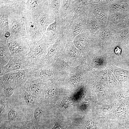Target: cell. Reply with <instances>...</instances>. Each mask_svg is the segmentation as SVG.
Wrapping results in <instances>:
<instances>
[{
	"label": "cell",
	"mask_w": 129,
	"mask_h": 129,
	"mask_svg": "<svg viewBox=\"0 0 129 129\" xmlns=\"http://www.w3.org/2000/svg\"><path fill=\"white\" fill-rule=\"evenodd\" d=\"M58 38L53 32L46 31L40 39L32 43L27 55L37 61L42 59Z\"/></svg>",
	"instance_id": "6da1fadb"
},
{
	"label": "cell",
	"mask_w": 129,
	"mask_h": 129,
	"mask_svg": "<svg viewBox=\"0 0 129 129\" xmlns=\"http://www.w3.org/2000/svg\"><path fill=\"white\" fill-rule=\"evenodd\" d=\"M37 64V60L27 54L19 56L11 57L6 65L0 68V76L16 70L32 69Z\"/></svg>",
	"instance_id": "7a4b0ae2"
},
{
	"label": "cell",
	"mask_w": 129,
	"mask_h": 129,
	"mask_svg": "<svg viewBox=\"0 0 129 129\" xmlns=\"http://www.w3.org/2000/svg\"><path fill=\"white\" fill-rule=\"evenodd\" d=\"M7 6L9 10L8 21L11 35L17 37L27 36L23 11Z\"/></svg>",
	"instance_id": "3957f363"
},
{
	"label": "cell",
	"mask_w": 129,
	"mask_h": 129,
	"mask_svg": "<svg viewBox=\"0 0 129 129\" xmlns=\"http://www.w3.org/2000/svg\"><path fill=\"white\" fill-rule=\"evenodd\" d=\"M31 69L16 70L0 76V87H16L22 86L30 76Z\"/></svg>",
	"instance_id": "277c9868"
},
{
	"label": "cell",
	"mask_w": 129,
	"mask_h": 129,
	"mask_svg": "<svg viewBox=\"0 0 129 129\" xmlns=\"http://www.w3.org/2000/svg\"><path fill=\"white\" fill-rule=\"evenodd\" d=\"M6 42L11 57L27 54L32 43L27 36L17 37L11 35L7 38Z\"/></svg>",
	"instance_id": "5b68a950"
},
{
	"label": "cell",
	"mask_w": 129,
	"mask_h": 129,
	"mask_svg": "<svg viewBox=\"0 0 129 129\" xmlns=\"http://www.w3.org/2000/svg\"><path fill=\"white\" fill-rule=\"evenodd\" d=\"M108 0H89L88 13L103 25H107L109 11L107 6Z\"/></svg>",
	"instance_id": "8992f818"
},
{
	"label": "cell",
	"mask_w": 129,
	"mask_h": 129,
	"mask_svg": "<svg viewBox=\"0 0 129 129\" xmlns=\"http://www.w3.org/2000/svg\"><path fill=\"white\" fill-rule=\"evenodd\" d=\"M23 14L27 37L32 43L40 39L43 35L40 32L34 16L26 9Z\"/></svg>",
	"instance_id": "52a82bcc"
},
{
	"label": "cell",
	"mask_w": 129,
	"mask_h": 129,
	"mask_svg": "<svg viewBox=\"0 0 129 129\" xmlns=\"http://www.w3.org/2000/svg\"><path fill=\"white\" fill-rule=\"evenodd\" d=\"M87 14L73 20L67 30L65 36L66 40L71 41L78 35L87 29Z\"/></svg>",
	"instance_id": "ba28073f"
},
{
	"label": "cell",
	"mask_w": 129,
	"mask_h": 129,
	"mask_svg": "<svg viewBox=\"0 0 129 129\" xmlns=\"http://www.w3.org/2000/svg\"><path fill=\"white\" fill-rule=\"evenodd\" d=\"M107 24L117 31L127 28L129 17V12H109Z\"/></svg>",
	"instance_id": "9c48e42d"
},
{
	"label": "cell",
	"mask_w": 129,
	"mask_h": 129,
	"mask_svg": "<svg viewBox=\"0 0 129 129\" xmlns=\"http://www.w3.org/2000/svg\"><path fill=\"white\" fill-rule=\"evenodd\" d=\"M8 8L0 0V40H6L11 35L8 21Z\"/></svg>",
	"instance_id": "30bf717a"
},
{
	"label": "cell",
	"mask_w": 129,
	"mask_h": 129,
	"mask_svg": "<svg viewBox=\"0 0 129 129\" xmlns=\"http://www.w3.org/2000/svg\"><path fill=\"white\" fill-rule=\"evenodd\" d=\"M34 17L40 32L43 35L48 27L54 22L55 16L48 8Z\"/></svg>",
	"instance_id": "8fae6325"
},
{
	"label": "cell",
	"mask_w": 129,
	"mask_h": 129,
	"mask_svg": "<svg viewBox=\"0 0 129 129\" xmlns=\"http://www.w3.org/2000/svg\"><path fill=\"white\" fill-rule=\"evenodd\" d=\"M116 32L108 25H102L100 29L93 35L96 41L102 43L115 41Z\"/></svg>",
	"instance_id": "7c38bea8"
},
{
	"label": "cell",
	"mask_w": 129,
	"mask_h": 129,
	"mask_svg": "<svg viewBox=\"0 0 129 129\" xmlns=\"http://www.w3.org/2000/svg\"><path fill=\"white\" fill-rule=\"evenodd\" d=\"M26 9L34 17L48 8L49 0H24Z\"/></svg>",
	"instance_id": "4fadbf2b"
},
{
	"label": "cell",
	"mask_w": 129,
	"mask_h": 129,
	"mask_svg": "<svg viewBox=\"0 0 129 129\" xmlns=\"http://www.w3.org/2000/svg\"><path fill=\"white\" fill-rule=\"evenodd\" d=\"M43 81L30 76L22 86L27 91L38 97L42 93Z\"/></svg>",
	"instance_id": "5bb4252c"
},
{
	"label": "cell",
	"mask_w": 129,
	"mask_h": 129,
	"mask_svg": "<svg viewBox=\"0 0 129 129\" xmlns=\"http://www.w3.org/2000/svg\"><path fill=\"white\" fill-rule=\"evenodd\" d=\"M95 37L87 29L77 36L74 39L75 46L81 50H84L90 42L93 40Z\"/></svg>",
	"instance_id": "9a60e30c"
},
{
	"label": "cell",
	"mask_w": 129,
	"mask_h": 129,
	"mask_svg": "<svg viewBox=\"0 0 129 129\" xmlns=\"http://www.w3.org/2000/svg\"><path fill=\"white\" fill-rule=\"evenodd\" d=\"M106 5L109 12H129V0H108Z\"/></svg>",
	"instance_id": "2e32d148"
},
{
	"label": "cell",
	"mask_w": 129,
	"mask_h": 129,
	"mask_svg": "<svg viewBox=\"0 0 129 129\" xmlns=\"http://www.w3.org/2000/svg\"><path fill=\"white\" fill-rule=\"evenodd\" d=\"M89 3V0H74V15L72 20L87 14L88 6Z\"/></svg>",
	"instance_id": "e0dca14e"
},
{
	"label": "cell",
	"mask_w": 129,
	"mask_h": 129,
	"mask_svg": "<svg viewBox=\"0 0 129 129\" xmlns=\"http://www.w3.org/2000/svg\"><path fill=\"white\" fill-rule=\"evenodd\" d=\"M11 57L6 40H0V68L6 65Z\"/></svg>",
	"instance_id": "ac0fdd59"
},
{
	"label": "cell",
	"mask_w": 129,
	"mask_h": 129,
	"mask_svg": "<svg viewBox=\"0 0 129 129\" xmlns=\"http://www.w3.org/2000/svg\"><path fill=\"white\" fill-rule=\"evenodd\" d=\"M65 35H63L59 37L55 42L49 49L48 53L43 58L39 60V63H43L47 61L48 60L53 58L57 53L59 45Z\"/></svg>",
	"instance_id": "d6986e66"
},
{
	"label": "cell",
	"mask_w": 129,
	"mask_h": 129,
	"mask_svg": "<svg viewBox=\"0 0 129 129\" xmlns=\"http://www.w3.org/2000/svg\"><path fill=\"white\" fill-rule=\"evenodd\" d=\"M102 25L95 18L89 14L88 11L87 28L91 34L94 35L98 32Z\"/></svg>",
	"instance_id": "ffe728a7"
},
{
	"label": "cell",
	"mask_w": 129,
	"mask_h": 129,
	"mask_svg": "<svg viewBox=\"0 0 129 129\" xmlns=\"http://www.w3.org/2000/svg\"><path fill=\"white\" fill-rule=\"evenodd\" d=\"M127 45L129 43V28L117 31L115 41Z\"/></svg>",
	"instance_id": "44dd1931"
},
{
	"label": "cell",
	"mask_w": 129,
	"mask_h": 129,
	"mask_svg": "<svg viewBox=\"0 0 129 129\" xmlns=\"http://www.w3.org/2000/svg\"><path fill=\"white\" fill-rule=\"evenodd\" d=\"M20 86L0 87V95L6 97H10L18 93L20 91Z\"/></svg>",
	"instance_id": "7402d4cb"
},
{
	"label": "cell",
	"mask_w": 129,
	"mask_h": 129,
	"mask_svg": "<svg viewBox=\"0 0 129 129\" xmlns=\"http://www.w3.org/2000/svg\"><path fill=\"white\" fill-rule=\"evenodd\" d=\"M61 2V0H49L48 8L54 14L55 18L59 16Z\"/></svg>",
	"instance_id": "603a6c76"
},
{
	"label": "cell",
	"mask_w": 129,
	"mask_h": 129,
	"mask_svg": "<svg viewBox=\"0 0 129 129\" xmlns=\"http://www.w3.org/2000/svg\"><path fill=\"white\" fill-rule=\"evenodd\" d=\"M21 92L27 104L30 105L33 103L35 96L27 91L22 86H21Z\"/></svg>",
	"instance_id": "cb8c5ba5"
},
{
	"label": "cell",
	"mask_w": 129,
	"mask_h": 129,
	"mask_svg": "<svg viewBox=\"0 0 129 129\" xmlns=\"http://www.w3.org/2000/svg\"><path fill=\"white\" fill-rule=\"evenodd\" d=\"M42 114V110L40 107H38L35 110L34 112V117L37 121H39L41 118Z\"/></svg>",
	"instance_id": "d4e9b609"
},
{
	"label": "cell",
	"mask_w": 129,
	"mask_h": 129,
	"mask_svg": "<svg viewBox=\"0 0 129 129\" xmlns=\"http://www.w3.org/2000/svg\"><path fill=\"white\" fill-rule=\"evenodd\" d=\"M45 90L46 94L48 97H52L55 94V89L52 86H47Z\"/></svg>",
	"instance_id": "484cf974"
},
{
	"label": "cell",
	"mask_w": 129,
	"mask_h": 129,
	"mask_svg": "<svg viewBox=\"0 0 129 129\" xmlns=\"http://www.w3.org/2000/svg\"><path fill=\"white\" fill-rule=\"evenodd\" d=\"M8 117L9 120L10 121H12L15 119L16 117V113L13 109H10L8 113Z\"/></svg>",
	"instance_id": "4316f807"
},
{
	"label": "cell",
	"mask_w": 129,
	"mask_h": 129,
	"mask_svg": "<svg viewBox=\"0 0 129 129\" xmlns=\"http://www.w3.org/2000/svg\"><path fill=\"white\" fill-rule=\"evenodd\" d=\"M80 77L79 75L76 74L72 76L71 77V81L74 83H77L80 81Z\"/></svg>",
	"instance_id": "83f0119b"
},
{
	"label": "cell",
	"mask_w": 129,
	"mask_h": 129,
	"mask_svg": "<svg viewBox=\"0 0 129 129\" xmlns=\"http://www.w3.org/2000/svg\"><path fill=\"white\" fill-rule=\"evenodd\" d=\"M86 128L88 129H94L95 125L93 122L91 120L87 121L86 124Z\"/></svg>",
	"instance_id": "f1b7e54d"
},
{
	"label": "cell",
	"mask_w": 129,
	"mask_h": 129,
	"mask_svg": "<svg viewBox=\"0 0 129 129\" xmlns=\"http://www.w3.org/2000/svg\"><path fill=\"white\" fill-rule=\"evenodd\" d=\"M0 113L1 115L4 111L5 106V103L1 100H0Z\"/></svg>",
	"instance_id": "f546056e"
},
{
	"label": "cell",
	"mask_w": 129,
	"mask_h": 129,
	"mask_svg": "<svg viewBox=\"0 0 129 129\" xmlns=\"http://www.w3.org/2000/svg\"><path fill=\"white\" fill-rule=\"evenodd\" d=\"M114 51L115 53L117 55L120 56L121 49L120 47L119 46L116 47L115 48Z\"/></svg>",
	"instance_id": "4dcf8cb0"
},
{
	"label": "cell",
	"mask_w": 129,
	"mask_h": 129,
	"mask_svg": "<svg viewBox=\"0 0 129 129\" xmlns=\"http://www.w3.org/2000/svg\"><path fill=\"white\" fill-rule=\"evenodd\" d=\"M112 105H107L103 108L102 110L104 112H107L111 110L113 108Z\"/></svg>",
	"instance_id": "1f68e13d"
},
{
	"label": "cell",
	"mask_w": 129,
	"mask_h": 129,
	"mask_svg": "<svg viewBox=\"0 0 129 129\" xmlns=\"http://www.w3.org/2000/svg\"><path fill=\"white\" fill-rule=\"evenodd\" d=\"M52 129H64L63 127L60 126L58 124L56 123Z\"/></svg>",
	"instance_id": "d6a6232c"
},
{
	"label": "cell",
	"mask_w": 129,
	"mask_h": 129,
	"mask_svg": "<svg viewBox=\"0 0 129 129\" xmlns=\"http://www.w3.org/2000/svg\"><path fill=\"white\" fill-rule=\"evenodd\" d=\"M19 129H37L35 127H31L30 126H25L22 127H21Z\"/></svg>",
	"instance_id": "836d02e7"
},
{
	"label": "cell",
	"mask_w": 129,
	"mask_h": 129,
	"mask_svg": "<svg viewBox=\"0 0 129 129\" xmlns=\"http://www.w3.org/2000/svg\"><path fill=\"white\" fill-rule=\"evenodd\" d=\"M127 49L129 54V43L127 45Z\"/></svg>",
	"instance_id": "e575fe53"
},
{
	"label": "cell",
	"mask_w": 129,
	"mask_h": 129,
	"mask_svg": "<svg viewBox=\"0 0 129 129\" xmlns=\"http://www.w3.org/2000/svg\"><path fill=\"white\" fill-rule=\"evenodd\" d=\"M127 28H129V17L127 22Z\"/></svg>",
	"instance_id": "d590c367"
},
{
	"label": "cell",
	"mask_w": 129,
	"mask_h": 129,
	"mask_svg": "<svg viewBox=\"0 0 129 129\" xmlns=\"http://www.w3.org/2000/svg\"></svg>",
	"instance_id": "8d00e7d4"
}]
</instances>
